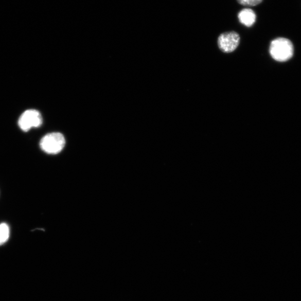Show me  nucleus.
<instances>
[{
	"mask_svg": "<svg viewBox=\"0 0 301 301\" xmlns=\"http://www.w3.org/2000/svg\"><path fill=\"white\" fill-rule=\"evenodd\" d=\"M240 23L247 27L253 26L256 21V14L253 10L246 8L241 10L238 15Z\"/></svg>",
	"mask_w": 301,
	"mask_h": 301,
	"instance_id": "nucleus-5",
	"label": "nucleus"
},
{
	"mask_svg": "<svg viewBox=\"0 0 301 301\" xmlns=\"http://www.w3.org/2000/svg\"><path fill=\"white\" fill-rule=\"evenodd\" d=\"M294 48L289 39L278 38L273 40L270 46V52L272 58L276 61H288L293 55Z\"/></svg>",
	"mask_w": 301,
	"mask_h": 301,
	"instance_id": "nucleus-1",
	"label": "nucleus"
},
{
	"mask_svg": "<svg viewBox=\"0 0 301 301\" xmlns=\"http://www.w3.org/2000/svg\"><path fill=\"white\" fill-rule=\"evenodd\" d=\"M43 123V118L38 111L29 110L25 111L20 117L18 125L24 132H28L33 127L37 128Z\"/></svg>",
	"mask_w": 301,
	"mask_h": 301,
	"instance_id": "nucleus-3",
	"label": "nucleus"
},
{
	"mask_svg": "<svg viewBox=\"0 0 301 301\" xmlns=\"http://www.w3.org/2000/svg\"><path fill=\"white\" fill-rule=\"evenodd\" d=\"M10 237V228L8 224H0V245L7 242Z\"/></svg>",
	"mask_w": 301,
	"mask_h": 301,
	"instance_id": "nucleus-6",
	"label": "nucleus"
},
{
	"mask_svg": "<svg viewBox=\"0 0 301 301\" xmlns=\"http://www.w3.org/2000/svg\"><path fill=\"white\" fill-rule=\"evenodd\" d=\"M65 145V139L62 133L52 132L47 134L40 143V147L45 152L56 155L61 152Z\"/></svg>",
	"mask_w": 301,
	"mask_h": 301,
	"instance_id": "nucleus-2",
	"label": "nucleus"
},
{
	"mask_svg": "<svg viewBox=\"0 0 301 301\" xmlns=\"http://www.w3.org/2000/svg\"><path fill=\"white\" fill-rule=\"evenodd\" d=\"M262 1L263 0H237L239 4L249 7L257 6L262 3Z\"/></svg>",
	"mask_w": 301,
	"mask_h": 301,
	"instance_id": "nucleus-7",
	"label": "nucleus"
},
{
	"mask_svg": "<svg viewBox=\"0 0 301 301\" xmlns=\"http://www.w3.org/2000/svg\"><path fill=\"white\" fill-rule=\"evenodd\" d=\"M239 43V35L235 31L223 33L219 37L218 40L220 49L225 52H231L235 50Z\"/></svg>",
	"mask_w": 301,
	"mask_h": 301,
	"instance_id": "nucleus-4",
	"label": "nucleus"
}]
</instances>
